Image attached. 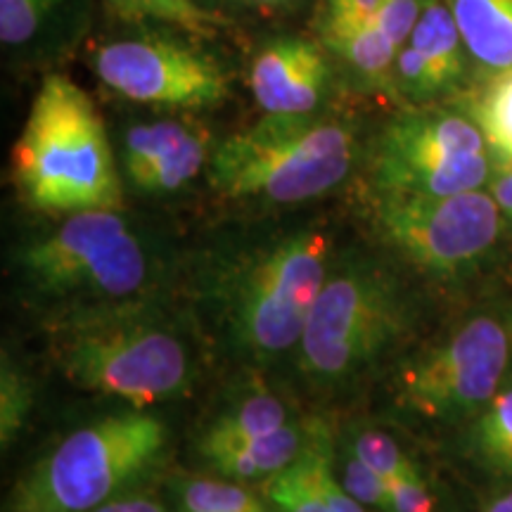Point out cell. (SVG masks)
<instances>
[{
  "mask_svg": "<svg viewBox=\"0 0 512 512\" xmlns=\"http://www.w3.org/2000/svg\"><path fill=\"white\" fill-rule=\"evenodd\" d=\"M503 216L489 190L458 195H380L375 226L394 252L420 271L456 278L494 252Z\"/></svg>",
  "mask_w": 512,
  "mask_h": 512,
  "instance_id": "10",
  "label": "cell"
},
{
  "mask_svg": "<svg viewBox=\"0 0 512 512\" xmlns=\"http://www.w3.org/2000/svg\"><path fill=\"white\" fill-rule=\"evenodd\" d=\"M174 510L183 512H273L264 498L228 477L176 475L169 482Z\"/></svg>",
  "mask_w": 512,
  "mask_h": 512,
  "instance_id": "19",
  "label": "cell"
},
{
  "mask_svg": "<svg viewBox=\"0 0 512 512\" xmlns=\"http://www.w3.org/2000/svg\"><path fill=\"white\" fill-rule=\"evenodd\" d=\"M309 422L290 420L278 430L264 434V437L249 441V444L235 448V451L221 453V456L207 460L211 472L235 479V482H261L285 470L299 451L304 448Z\"/></svg>",
  "mask_w": 512,
  "mask_h": 512,
  "instance_id": "17",
  "label": "cell"
},
{
  "mask_svg": "<svg viewBox=\"0 0 512 512\" xmlns=\"http://www.w3.org/2000/svg\"><path fill=\"white\" fill-rule=\"evenodd\" d=\"M510 363L512 299H503L408 358L396 373L394 401L427 420L477 415L503 387Z\"/></svg>",
  "mask_w": 512,
  "mask_h": 512,
  "instance_id": "8",
  "label": "cell"
},
{
  "mask_svg": "<svg viewBox=\"0 0 512 512\" xmlns=\"http://www.w3.org/2000/svg\"><path fill=\"white\" fill-rule=\"evenodd\" d=\"M472 448L489 470L512 477V384H503L477 413Z\"/></svg>",
  "mask_w": 512,
  "mask_h": 512,
  "instance_id": "21",
  "label": "cell"
},
{
  "mask_svg": "<svg viewBox=\"0 0 512 512\" xmlns=\"http://www.w3.org/2000/svg\"><path fill=\"white\" fill-rule=\"evenodd\" d=\"M489 176V140L475 119L456 112L401 114L373 152L377 195H458L486 188Z\"/></svg>",
  "mask_w": 512,
  "mask_h": 512,
  "instance_id": "9",
  "label": "cell"
},
{
  "mask_svg": "<svg viewBox=\"0 0 512 512\" xmlns=\"http://www.w3.org/2000/svg\"><path fill=\"white\" fill-rule=\"evenodd\" d=\"M332 259V235L299 226L223 247L197 280V304L228 354L259 366L297 351Z\"/></svg>",
  "mask_w": 512,
  "mask_h": 512,
  "instance_id": "1",
  "label": "cell"
},
{
  "mask_svg": "<svg viewBox=\"0 0 512 512\" xmlns=\"http://www.w3.org/2000/svg\"><path fill=\"white\" fill-rule=\"evenodd\" d=\"M169 448L164 420L119 411L57 441L12 486L5 512H91L138 486Z\"/></svg>",
  "mask_w": 512,
  "mask_h": 512,
  "instance_id": "7",
  "label": "cell"
},
{
  "mask_svg": "<svg viewBox=\"0 0 512 512\" xmlns=\"http://www.w3.org/2000/svg\"><path fill=\"white\" fill-rule=\"evenodd\" d=\"M10 176L27 207L50 216L121 209L119 166L98 107L64 74L38 88L10 152Z\"/></svg>",
  "mask_w": 512,
  "mask_h": 512,
  "instance_id": "3",
  "label": "cell"
},
{
  "mask_svg": "<svg viewBox=\"0 0 512 512\" xmlns=\"http://www.w3.org/2000/svg\"><path fill=\"white\" fill-rule=\"evenodd\" d=\"M389 491H392V512H434V494L418 465L396 479Z\"/></svg>",
  "mask_w": 512,
  "mask_h": 512,
  "instance_id": "30",
  "label": "cell"
},
{
  "mask_svg": "<svg viewBox=\"0 0 512 512\" xmlns=\"http://www.w3.org/2000/svg\"><path fill=\"white\" fill-rule=\"evenodd\" d=\"M98 79L121 98L171 110H207L228 100L230 79L214 57L159 36L128 38L93 53Z\"/></svg>",
  "mask_w": 512,
  "mask_h": 512,
  "instance_id": "11",
  "label": "cell"
},
{
  "mask_svg": "<svg viewBox=\"0 0 512 512\" xmlns=\"http://www.w3.org/2000/svg\"><path fill=\"white\" fill-rule=\"evenodd\" d=\"M290 420V411L280 396L266 392V389H254V392L230 401L221 413L214 415V420L204 427L202 437L197 441V451L207 463L221 453L235 451L249 441L278 430Z\"/></svg>",
  "mask_w": 512,
  "mask_h": 512,
  "instance_id": "14",
  "label": "cell"
},
{
  "mask_svg": "<svg viewBox=\"0 0 512 512\" xmlns=\"http://www.w3.org/2000/svg\"><path fill=\"white\" fill-rule=\"evenodd\" d=\"M408 311L399 278L380 259L366 252L335 254L294 351L299 370L318 387H349L399 344Z\"/></svg>",
  "mask_w": 512,
  "mask_h": 512,
  "instance_id": "6",
  "label": "cell"
},
{
  "mask_svg": "<svg viewBox=\"0 0 512 512\" xmlns=\"http://www.w3.org/2000/svg\"><path fill=\"white\" fill-rule=\"evenodd\" d=\"M34 392H31L29 377L17 366L15 358L3 351V366H0V441L8 448L17 434L22 432L24 422L31 413Z\"/></svg>",
  "mask_w": 512,
  "mask_h": 512,
  "instance_id": "24",
  "label": "cell"
},
{
  "mask_svg": "<svg viewBox=\"0 0 512 512\" xmlns=\"http://www.w3.org/2000/svg\"><path fill=\"white\" fill-rule=\"evenodd\" d=\"M422 5H425V0H384L375 24L392 38L396 46H406L420 19Z\"/></svg>",
  "mask_w": 512,
  "mask_h": 512,
  "instance_id": "29",
  "label": "cell"
},
{
  "mask_svg": "<svg viewBox=\"0 0 512 512\" xmlns=\"http://www.w3.org/2000/svg\"><path fill=\"white\" fill-rule=\"evenodd\" d=\"M323 46L347 62L370 88L394 91V64L399 46L375 22H356L323 15Z\"/></svg>",
  "mask_w": 512,
  "mask_h": 512,
  "instance_id": "15",
  "label": "cell"
},
{
  "mask_svg": "<svg viewBox=\"0 0 512 512\" xmlns=\"http://www.w3.org/2000/svg\"><path fill=\"white\" fill-rule=\"evenodd\" d=\"M475 121L491 150L512 157V69L494 74L475 102Z\"/></svg>",
  "mask_w": 512,
  "mask_h": 512,
  "instance_id": "22",
  "label": "cell"
},
{
  "mask_svg": "<svg viewBox=\"0 0 512 512\" xmlns=\"http://www.w3.org/2000/svg\"><path fill=\"white\" fill-rule=\"evenodd\" d=\"M349 451L356 453L370 470L377 472L384 479V484L392 486L401 475L415 465L408 453L403 451L392 434L377 430V427H366L349 441Z\"/></svg>",
  "mask_w": 512,
  "mask_h": 512,
  "instance_id": "25",
  "label": "cell"
},
{
  "mask_svg": "<svg viewBox=\"0 0 512 512\" xmlns=\"http://www.w3.org/2000/svg\"><path fill=\"white\" fill-rule=\"evenodd\" d=\"M242 3L256 5V8H280V5L292 3V0H242Z\"/></svg>",
  "mask_w": 512,
  "mask_h": 512,
  "instance_id": "35",
  "label": "cell"
},
{
  "mask_svg": "<svg viewBox=\"0 0 512 512\" xmlns=\"http://www.w3.org/2000/svg\"><path fill=\"white\" fill-rule=\"evenodd\" d=\"M356 133L347 121L266 114L211 152L209 185L238 202L299 204L335 190L354 169Z\"/></svg>",
  "mask_w": 512,
  "mask_h": 512,
  "instance_id": "5",
  "label": "cell"
},
{
  "mask_svg": "<svg viewBox=\"0 0 512 512\" xmlns=\"http://www.w3.org/2000/svg\"><path fill=\"white\" fill-rule=\"evenodd\" d=\"M384 0H325V15L356 22H375Z\"/></svg>",
  "mask_w": 512,
  "mask_h": 512,
  "instance_id": "33",
  "label": "cell"
},
{
  "mask_svg": "<svg viewBox=\"0 0 512 512\" xmlns=\"http://www.w3.org/2000/svg\"><path fill=\"white\" fill-rule=\"evenodd\" d=\"M330 62L320 43L309 38H275L256 53L249 88L266 114H313L323 105Z\"/></svg>",
  "mask_w": 512,
  "mask_h": 512,
  "instance_id": "12",
  "label": "cell"
},
{
  "mask_svg": "<svg viewBox=\"0 0 512 512\" xmlns=\"http://www.w3.org/2000/svg\"><path fill=\"white\" fill-rule=\"evenodd\" d=\"M57 5L60 0H0V38L5 46H27Z\"/></svg>",
  "mask_w": 512,
  "mask_h": 512,
  "instance_id": "26",
  "label": "cell"
},
{
  "mask_svg": "<svg viewBox=\"0 0 512 512\" xmlns=\"http://www.w3.org/2000/svg\"><path fill=\"white\" fill-rule=\"evenodd\" d=\"M91 512H171V510L166 508L162 498L152 494V491L133 486V489L110 498V501L98 505V508Z\"/></svg>",
  "mask_w": 512,
  "mask_h": 512,
  "instance_id": "32",
  "label": "cell"
},
{
  "mask_svg": "<svg viewBox=\"0 0 512 512\" xmlns=\"http://www.w3.org/2000/svg\"><path fill=\"white\" fill-rule=\"evenodd\" d=\"M482 512H512V489H505L501 494H496L484 505Z\"/></svg>",
  "mask_w": 512,
  "mask_h": 512,
  "instance_id": "34",
  "label": "cell"
},
{
  "mask_svg": "<svg viewBox=\"0 0 512 512\" xmlns=\"http://www.w3.org/2000/svg\"><path fill=\"white\" fill-rule=\"evenodd\" d=\"M46 330L55 368L83 392L147 408L195 382L188 332L155 294L55 313Z\"/></svg>",
  "mask_w": 512,
  "mask_h": 512,
  "instance_id": "2",
  "label": "cell"
},
{
  "mask_svg": "<svg viewBox=\"0 0 512 512\" xmlns=\"http://www.w3.org/2000/svg\"><path fill=\"white\" fill-rule=\"evenodd\" d=\"M17 283L48 316L152 294L155 261L121 209L62 216L15 249Z\"/></svg>",
  "mask_w": 512,
  "mask_h": 512,
  "instance_id": "4",
  "label": "cell"
},
{
  "mask_svg": "<svg viewBox=\"0 0 512 512\" xmlns=\"http://www.w3.org/2000/svg\"><path fill=\"white\" fill-rule=\"evenodd\" d=\"M339 479L344 489L356 498L358 503L366 505L370 512H392V491L384 484V479L377 472L363 463L356 453L344 448L339 456Z\"/></svg>",
  "mask_w": 512,
  "mask_h": 512,
  "instance_id": "28",
  "label": "cell"
},
{
  "mask_svg": "<svg viewBox=\"0 0 512 512\" xmlns=\"http://www.w3.org/2000/svg\"><path fill=\"white\" fill-rule=\"evenodd\" d=\"M264 498L273 512H370L344 489L335 467V439L320 420L309 422L299 456L266 479Z\"/></svg>",
  "mask_w": 512,
  "mask_h": 512,
  "instance_id": "13",
  "label": "cell"
},
{
  "mask_svg": "<svg viewBox=\"0 0 512 512\" xmlns=\"http://www.w3.org/2000/svg\"><path fill=\"white\" fill-rule=\"evenodd\" d=\"M174 512H183V510H174Z\"/></svg>",
  "mask_w": 512,
  "mask_h": 512,
  "instance_id": "36",
  "label": "cell"
},
{
  "mask_svg": "<svg viewBox=\"0 0 512 512\" xmlns=\"http://www.w3.org/2000/svg\"><path fill=\"white\" fill-rule=\"evenodd\" d=\"M200 126L202 124H195V121L162 119L128 128L124 138V155H121L126 181L136 183L147 169H152V166L169 157L171 152H176Z\"/></svg>",
  "mask_w": 512,
  "mask_h": 512,
  "instance_id": "20",
  "label": "cell"
},
{
  "mask_svg": "<svg viewBox=\"0 0 512 512\" xmlns=\"http://www.w3.org/2000/svg\"><path fill=\"white\" fill-rule=\"evenodd\" d=\"M408 43L415 46L432 64L441 86L453 88L463 79L465 72V43L460 36L456 19L446 3L441 0H425L420 19L415 24Z\"/></svg>",
  "mask_w": 512,
  "mask_h": 512,
  "instance_id": "18",
  "label": "cell"
},
{
  "mask_svg": "<svg viewBox=\"0 0 512 512\" xmlns=\"http://www.w3.org/2000/svg\"><path fill=\"white\" fill-rule=\"evenodd\" d=\"M491 176L486 183V190L494 197L498 211L505 221L512 226V157L501 155V152L491 150Z\"/></svg>",
  "mask_w": 512,
  "mask_h": 512,
  "instance_id": "31",
  "label": "cell"
},
{
  "mask_svg": "<svg viewBox=\"0 0 512 512\" xmlns=\"http://www.w3.org/2000/svg\"><path fill=\"white\" fill-rule=\"evenodd\" d=\"M465 50L484 72L512 69V0H448Z\"/></svg>",
  "mask_w": 512,
  "mask_h": 512,
  "instance_id": "16",
  "label": "cell"
},
{
  "mask_svg": "<svg viewBox=\"0 0 512 512\" xmlns=\"http://www.w3.org/2000/svg\"><path fill=\"white\" fill-rule=\"evenodd\" d=\"M107 3L126 17L159 19L195 36H211L221 24L219 17L192 0H107Z\"/></svg>",
  "mask_w": 512,
  "mask_h": 512,
  "instance_id": "23",
  "label": "cell"
},
{
  "mask_svg": "<svg viewBox=\"0 0 512 512\" xmlns=\"http://www.w3.org/2000/svg\"><path fill=\"white\" fill-rule=\"evenodd\" d=\"M446 88L441 86L432 64L422 57V53L411 43L399 48L394 64V93L413 102H425L437 98Z\"/></svg>",
  "mask_w": 512,
  "mask_h": 512,
  "instance_id": "27",
  "label": "cell"
}]
</instances>
